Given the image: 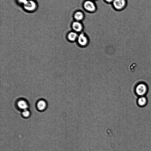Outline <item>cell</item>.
<instances>
[{
    "label": "cell",
    "instance_id": "6da1fadb",
    "mask_svg": "<svg viewBox=\"0 0 151 151\" xmlns=\"http://www.w3.org/2000/svg\"><path fill=\"white\" fill-rule=\"evenodd\" d=\"M83 9L88 12L93 13L97 9V7L94 1L92 0H86L83 3Z\"/></svg>",
    "mask_w": 151,
    "mask_h": 151
},
{
    "label": "cell",
    "instance_id": "7a4b0ae2",
    "mask_svg": "<svg viewBox=\"0 0 151 151\" xmlns=\"http://www.w3.org/2000/svg\"><path fill=\"white\" fill-rule=\"evenodd\" d=\"M148 88L147 86L143 83L138 84L136 87L135 92L138 97L145 96L148 92Z\"/></svg>",
    "mask_w": 151,
    "mask_h": 151
},
{
    "label": "cell",
    "instance_id": "3957f363",
    "mask_svg": "<svg viewBox=\"0 0 151 151\" xmlns=\"http://www.w3.org/2000/svg\"><path fill=\"white\" fill-rule=\"evenodd\" d=\"M112 4L115 10L122 11L126 7L127 1V0H114Z\"/></svg>",
    "mask_w": 151,
    "mask_h": 151
},
{
    "label": "cell",
    "instance_id": "277c9868",
    "mask_svg": "<svg viewBox=\"0 0 151 151\" xmlns=\"http://www.w3.org/2000/svg\"><path fill=\"white\" fill-rule=\"evenodd\" d=\"M71 27L73 31L77 32H81L83 26L81 22L74 21L71 24Z\"/></svg>",
    "mask_w": 151,
    "mask_h": 151
},
{
    "label": "cell",
    "instance_id": "5b68a950",
    "mask_svg": "<svg viewBox=\"0 0 151 151\" xmlns=\"http://www.w3.org/2000/svg\"><path fill=\"white\" fill-rule=\"evenodd\" d=\"M137 103L139 107H142L145 106L148 103L147 96H145L138 97L137 100Z\"/></svg>",
    "mask_w": 151,
    "mask_h": 151
},
{
    "label": "cell",
    "instance_id": "8992f818",
    "mask_svg": "<svg viewBox=\"0 0 151 151\" xmlns=\"http://www.w3.org/2000/svg\"><path fill=\"white\" fill-rule=\"evenodd\" d=\"M24 4V9L29 11H33L36 7L35 2L32 0H27Z\"/></svg>",
    "mask_w": 151,
    "mask_h": 151
},
{
    "label": "cell",
    "instance_id": "52a82bcc",
    "mask_svg": "<svg viewBox=\"0 0 151 151\" xmlns=\"http://www.w3.org/2000/svg\"><path fill=\"white\" fill-rule=\"evenodd\" d=\"M85 17L84 13L82 11L78 10L75 12L73 14L75 21L81 22Z\"/></svg>",
    "mask_w": 151,
    "mask_h": 151
},
{
    "label": "cell",
    "instance_id": "ba28073f",
    "mask_svg": "<svg viewBox=\"0 0 151 151\" xmlns=\"http://www.w3.org/2000/svg\"><path fill=\"white\" fill-rule=\"evenodd\" d=\"M78 43L81 46L86 45L88 42V39L86 36L83 33H81L78 36Z\"/></svg>",
    "mask_w": 151,
    "mask_h": 151
},
{
    "label": "cell",
    "instance_id": "9c48e42d",
    "mask_svg": "<svg viewBox=\"0 0 151 151\" xmlns=\"http://www.w3.org/2000/svg\"><path fill=\"white\" fill-rule=\"evenodd\" d=\"M17 106L19 108L23 110L27 109L28 105L27 103L24 100L19 101L17 103Z\"/></svg>",
    "mask_w": 151,
    "mask_h": 151
},
{
    "label": "cell",
    "instance_id": "30bf717a",
    "mask_svg": "<svg viewBox=\"0 0 151 151\" xmlns=\"http://www.w3.org/2000/svg\"><path fill=\"white\" fill-rule=\"evenodd\" d=\"M46 103L44 100H40L37 103V107L38 109L40 111L44 110L46 109Z\"/></svg>",
    "mask_w": 151,
    "mask_h": 151
},
{
    "label": "cell",
    "instance_id": "8fae6325",
    "mask_svg": "<svg viewBox=\"0 0 151 151\" xmlns=\"http://www.w3.org/2000/svg\"><path fill=\"white\" fill-rule=\"evenodd\" d=\"M78 36L77 32L73 31L69 32L67 35V37L69 40L73 41L75 40Z\"/></svg>",
    "mask_w": 151,
    "mask_h": 151
},
{
    "label": "cell",
    "instance_id": "7c38bea8",
    "mask_svg": "<svg viewBox=\"0 0 151 151\" xmlns=\"http://www.w3.org/2000/svg\"><path fill=\"white\" fill-rule=\"evenodd\" d=\"M30 114V112L27 109L23 110L22 112V115L24 117H28L29 116Z\"/></svg>",
    "mask_w": 151,
    "mask_h": 151
},
{
    "label": "cell",
    "instance_id": "4fadbf2b",
    "mask_svg": "<svg viewBox=\"0 0 151 151\" xmlns=\"http://www.w3.org/2000/svg\"><path fill=\"white\" fill-rule=\"evenodd\" d=\"M106 3H112L114 0H104Z\"/></svg>",
    "mask_w": 151,
    "mask_h": 151
},
{
    "label": "cell",
    "instance_id": "5bb4252c",
    "mask_svg": "<svg viewBox=\"0 0 151 151\" xmlns=\"http://www.w3.org/2000/svg\"><path fill=\"white\" fill-rule=\"evenodd\" d=\"M18 0L20 2H21L22 3H23V4L24 3L26 2V1H27V0Z\"/></svg>",
    "mask_w": 151,
    "mask_h": 151
},
{
    "label": "cell",
    "instance_id": "9a60e30c",
    "mask_svg": "<svg viewBox=\"0 0 151 151\" xmlns=\"http://www.w3.org/2000/svg\"><path fill=\"white\" fill-rule=\"evenodd\" d=\"M92 0L94 1H96V0Z\"/></svg>",
    "mask_w": 151,
    "mask_h": 151
}]
</instances>
